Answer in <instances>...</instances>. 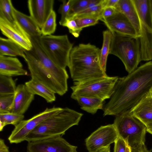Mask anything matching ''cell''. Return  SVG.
I'll return each mask as SVG.
<instances>
[{
	"label": "cell",
	"mask_w": 152,
	"mask_h": 152,
	"mask_svg": "<svg viewBox=\"0 0 152 152\" xmlns=\"http://www.w3.org/2000/svg\"><path fill=\"white\" fill-rule=\"evenodd\" d=\"M152 89V61L118 77L110 100L104 106L103 116H116L131 110Z\"/></svg>",
	"instance_id": "6da1fadb"
},
{
	"label": "cell",
	"mask_w": 152,
	"mask_h": 152,
	"mask_svg": "<svg viewBox=\"0 0 152 152\" xmlns=\"http://www.w3.org/2000/svg\"><path fill=\"white\" fill-rule=\"evenodd\" d=\"M100 51L89 43L80 44L73 47L68 66L74 82L85 81L107 76L100 64Z\"/></svg>",
	"instance_id": "7a4b0ae2"
},
{
	"label": "cell",
	"mask_w": 152,
	"mask_h": 152,
	"mask_svg": "<svg viewBox=\"0 0 152 152\" xmlns=\"http://www.w3.org/2000/svg\"><path fill=\"white\" fill-rule=\"evenodd\" d=\"M26 62L31 78L43 83L55 94L62 96L68 91L69 75L66 69L56 64L51 59H37L29 51L24 50Z\"/></svg>",
	"instance_id": "3957f363"
},
{
	"label": "cell",
	"mask_w": 152,
	"mask_h": 152,
	"mask_svg": "<svg viewBox=\"0 0 152 152\" xmlns=\"http://www.w3.org/2000/svg\"><path fill=\"white\" fill-rule=\"evenodd\" d=\"M83 114L68 107L45 119L26 137L28 142L61 136L71 127L78 125Z\"/></svg>",
	"instance_id": "277c9868"
},
{
	"label": "cell",
	"mask_w": 152,
	"mask_h": 152,
	"mask_svg": "<svg viewBox=\"0 0 152 152\" xmlns=\"http://www.w3.org/2000/svg\"><path fill=\"white\" fill-rule=\"evenodd\" d=\"M113 34L109 54L118 57L129 74L137 68L141 61L139 38Z\"/></svg>",
	"instance_id": "5b68a950"
},
{
	"label": "cell",
	"mask_w": 152,
	"mask_h": 152,
	"mask_svg": "<svg viewBox=\"0 0 152 152\" xmlns=\"http://www.w3.org/2000/svg\"><path fill=\"white\" fill-rule=\"evenodd\" d=\"M113 124L118 136L131 148L145 144L147 126L132 114L131 110L115 116Z\"/></svg>",
	"instance_id": "8992f818"
},
{
	"label": "cell",
	"mask_w": 152,
	"mask_h": 152,
	"mask_svg": "<svg viewBox=\"0 0 152 152\" xmlns=\"http://www.w3.org/2000/svg\"><path fill=\"white\" fill-rule=\"evenodd\" d=\"M140 22L141 61L152 59V12L151 0H132Z\"/></svg>",
	"instance_id": "52a82bcc"
},
{
	"label": "cell",
	"mask_w": 152,
	"mask_h": 152,
	"mask_svg": "<svg viewBox=\"0 0 152 152\" xmlns=\"http://www.w3.org/2000/svg\"><path fill=\"white\" fill-rule=\"evenodd\" d=\"M118 76H107L83 82H74L71 87L72 95L100 99H110L112 95Z\"/></svg>",
	"instance_id": "ba28073f"
},
{
	"label": "cell",
	"mask_w": 152,
	"mask_h": 152,
	"mask_svg": "<svg viewBox=\"0 0 152 152\" xmlns=\"http://www.w3.org/2000/svg\"><path fill=\"white\" fill-rule=\"evenodd\" d=\"M39 39L52 61L59 66L66 69L69 64L70 54L73 46L67 35H42Z\"/></svg>",
	"instance_id": "9c48e42d"
},
{
	"label": "cell",
	"mask_w": 152,
	"mask_h": 152,
	"mask_svg": "<svg viewBox=\"0 0 152 152\" xmlns=\"http://www.w3.org/2000/svg\"><path fill=\"white\" fill-rule=\"evenodd\" d=\"M62 108L53 107L26 120H23L15 126L8 140L11 143L17 144L25 141L27 136L43 121L60 111Z\"/></svg>",
	"instance_id": "30bf717a"
},
{
	"label": "cell",
	"mask_w": 152,
	"mask_h": 152,
	"mask_svg": "<svg viewBox=\"0 0 152 152\" xmlns=\"http://www.w3.org/2000/svg\"><path fill=\"white\" fill-rule=\"evenodd\" d=\"M77 148L58 136L28 142L27 152H77Z\"/></svg>",
	"instance_id": "8fae6325"
},
{
	"label": "cell",
	"mask_w": 152,
	"mask_h": 152,
	"mask_svg": "<svg viewBox=\"0 0 152 152\" xmlns=\"http://www.w3.org/2000/svg\"><path fill=\"white\" fill-rule=\"evenodd\" d=\"M118 137L113 124L102 126L85 140L86 145L89 152H94L110 146Z\"/></svg>",
	"instance_id": "7c38bea8"
},
{
	"label": "cell",
	"mask_w": 152,
	"mask_h": 152,
	"mask_svg": "<svg viewBox=\"0 0 152 152\" xmlns=\"http://www.w3.org/2000/svg\"><path fill=\"white\" fill-rule=\"evenodd\" d=\"M0 29L2 33L24 50H31L32 48L30 36L15 21L11 22L0 17Z\"/></svg>",
	"instance_id": "4fadbf2b"
},
{
	"label": "cell",
	"mask_w": 152,
	"mask_h": 152,
	"mask_svg": "<svg viewBox=\"0 0 152 152\" xmlns=\"http://www.w3.org/2000/svg\"><path fill=\"white\" fill-rule=\"evenodd\" d=\"M102 21L112 33H116L135 38L140 37L126 16L117 10L112 16Z\"/></svg>",
	"instance_id": "5bb4252c"
},
{
	"label": "cell",
	"mask_w": 152,
	"mask_h": 152,
	"mask_svg": "<svg viewBox=\"0 0 152 152\" xmlns=\"http://www.w3.org/2000/svg\"><path fill=\"white\" fill-rule=\"evenodd\" d=\"M28 6L31 16L41 29L53 10L54 0H28Z\"/></svg>",
	"instance_id": "9a60e30c"
},
{
	"label": "cell",
	"mask_w": 152,
	"mask_h": 152,
	"mask_svg": "<svg viewBox=\"0 0 152 152\" xmlns=\"http://www.w3.org/2000/svg\"><path fill=\"white\" fill-rule=\"evenodd\" d=\"M34 95L30 92L25 84L17 86L14 94L13 107L11 113L23 114L34 100Z\"/></svg>",
	"instance_id": "2e32d148"
},
{
	"label": "cell",
	"mask_w": 152,
	"mask_h": 152,
	"mask_svg": "<svg viewBox=\"0 0 152 152\" xmlns=\"http://www.w3.org/2000/svg\"><path fill=\"white\" fill-rule=\"evenodd\" d=\"M0 74L10 77L28 75L18 58L0 55Z\"/></svg>",
	"instance_id": "e0dca14e"
},
{
	"label": "cell",
	"mask_w": 152,
	"mask_h": 152,
	"mask_svg": "<svg viewBox=\"0 0 152 152\" xmlns=\"http://www.w3.org/2000/svg\"><path fill=\"white\" fill-rule=\"evenodd\" d=\"M131 111L146 126L152 123V96L147 95Z\"/></svg>",
	"instance_id": "ac0fdd59"
},
{
	"label": "cell",
	"mask_w": 152,
	"mask_h": 152,
	"mask_svg": "<svg viewBox=\"0 0 152 152\" xmlns=\"http://www.w3.org/2000/svg\"><path fill=\"white\" fill-rule=\"evenodd\" d=\"M124 14L131 23L137 33L141 36L140 22L136 8L132 0H119L115 7Z\"/></svg>",
	"instance_id": "d6986e66"
},
{
	"label": "cell",
	"mask_w": 152,
	"mask_h": 152,
	"mask_svg": "<svg viewBox=\"0 0 152 152\" xmlns=\"http://www.w3.org/2000/svg\"><path fill=\"white\" fill-rule=\"evenodd\" d=\"M12 10L15 20L30 37L42 35L41 29L31 16L18 11L14 7Z\"/></svg>",
	"instance_id": "ffe728a7"
},
{
	"label": "cell",
	"mask_w": 152,
	"mask_h": 152,
	"mask_svg": "<svg viewBox=\"0 0 152 152\" xmlns=\"http://www.w3.org/2000/svg\"><path fill=\"white\" fill-rule=\"evenodd\" d=\"M29 91L34 94L38 95L44 99L48 103L56 100L55 93L45 85L37 80L31 78L25 84Z\"/></svg>",
	"instance_id": "44dd1931"
},
{
	"label": "cell",
	"mask_w": 152,
	"mask_h": 152,
	"mask_svg": "<svg viewBox=\"0 0 152 152\" xmlns=\"http://www.w3.org/2000/svg\"><path fill=\"white\" fill-rule=\"evenodd\" d=\"M71 98L76 100L82 110L91 114L96 113L99 109H103L104 100L97 98L71 95Z\"/></svg>",
	"instance_id": "7402d4cb"
},
{
	"label": "cell",
	"mask_w": 152,
	"mask_h": 152,
	"mask_svg": "<svg viewBox=\"0 0 152 152\" xmlns=\"http://www.w3.org/2000/svg\"><path fill=\"white\" fill-rule=\"evenodd\" d=\"M0 55L15 57L20 56L24 59V50L17 43L9 39L0 37Z\"/></svg>",
	"instance_id": "603a6c76"
},
{
	"label": "cell",
	"mask_w": 152,
	"mask_h": 152,
	"mask_svg": "<svg viewBox=\"0 0 152 152\" xmlns=\"http://www.w3.org/2000/svg\"><path fill=\"white\" fill-rule=\"evenodd\" d=\"M103 42L100 51L99 62L102 69L106 72L107 59L109 54L113 34L109 30H107L103 31Z\"/></svg>",
	"instance_id": "cb8c5ba5"
},
{
	"label": "cell",
	"mask_w": 152,
	"mask_h": 152,
	"mask_svg": "<svg viewBox=\"0 0 152 152\" xmlns=\"http://www.w3.org/2000/svg\"><path fill=\"white\" fill-rule=\"evenodd\" d=\"M17 86L12 77L0 74V95L14 94Z\"/></svg>",
	"instance_id": "d4e9b609"
},
{
	"label": "cell",
	"mask_w": 152,
	"mask_h": 152,
	"mask_svg": "<svg viewBox=\"0 0 152 152\" xmlns=\"http://www.w3.org/2000/svg\"><path fill=\"white\" fill-rule=\"evenodd\" d=\"M24 117L23 114L12 113H0V131H2L4 127L7 125L15 126L23 120Z\"/></svg>",
	"instance_id": "484cf974"
},
{
	"label": "cell",
	"mask_w": 152,
	"mask_h": 152,
	"mask_svg": "<svg viewBox=\"0 0 152 152\" xmlns=\"http://www.w3.org/2000/svg\"><path fill=\"white\" fill-rule=\"evenodd\" d=\"M56 14L53 10L41 29L42 36L51 35L55 31L56 27Z\"/></svg>",
	"instance_id": "4316f807"
},
{
	"label": "cell",
	"mask_w": 152,
	"mask_h": 152,
	"mask_svg": "<svg viewBox=\"0 0 152 152\" xmlns=\"http://www.w3.org/2000/svg\"><path fill=\"white\" fill-rule=\"evenodd\" d=\"M11 0H0V17L11 22L15 20L13 13V7Z\"/></svg>",
	"instance_id": "83f0119b"
},
{
	"label": "cell",
	"mask_w": 152,
	"mask_h": 152,
	"mask_svg": "<svg viewBox=\"0 0 152 152\" xmlns=\"http://www.w3.org/2000/svg\"><path fill=\"white\" fill-rule=\"evenodd\" d=\"M103 0L99 4L87 8L80 12L72 18L83 17H93L99 18L100 20L102 12L104 9Z\"/></svg>",
	"instance_id": "f1b7e54d"
},
{
	"label": "cell",
	"mask_w": 152,
	"mask_h": 152,
	"mask_svg": "<svg viewBox=\"0 0 152 152\" xmlns=\"http://www.w3.org/2000/svg\"><path fill=\"white\" fill-rule=\"evenodd\" d=\"M90 1L91 0H72L70 10L67 19L72 18L77 14L89 8Z\"/></svg>",
	"instance_id": "f546056e"
},
{
	"label": "cell",
	"mask_w": 152,
	"mask_h": 152,
	"mask_svg": "<svg viewBox=\"0 0 152 152\" xmlns=\"http://www.w3.org/2000/svg\"><path fill=\"white\" fill-rule=\"evenodd\" d=\"M14 98V94L0 95V113L11 112Z\"/></svg>",
	"instance_id": "4dcf8cb0"
},
{
	"label": "cell",
	"mask_w": 152,
	"mask_h": 152,
	"mask_svg": "<svg viewBox=\"0 0 152 152\" xmlns=\"http://www.w3.org/2000/svg\"><path fill=\"white\" fill-rule=\"evenodd\" d=\"M62 4L60 5L58 12L61 15V18L59 21L60 25L62 26L66 20L69 16L72 4V0H62Z\"/></svg>",
	"instance_id": "1f68e13d"
},
{
	"label": "cell",
	"mask_w": 152,
	"mask_h": 152,
	"mask_svg": "<svg viewBox=\"0 0 152 152\" xmlns=\"http://www.w3.org/2000/svg\"><path fill=\"white\" fill-rule=\"evenodd\" d=\"M72 18L75 21L78 28L82 30L84 28L94 26L97 24L99 20L97 18L93 17H83Z\"/></svg>",
	"instance_id": "d6a6232c"
},
{
	"label": "cell",
	"mask_w": 152,
	"mask_h": 152,
	"mask_svg": "<svg viewBox=\"0 0 152 152\" xmlns=\"http://www.w3.org/2000/svg\"><path fill=\"white\" fill-rule=\"evenodd\" d=\"M62 26L67 27L69 33L76 38L79 36L82 30L78 28L75 21L72 18L67 19Z\"/></svg>",
	"instance_id": "836d02e7"
},
{
	"label": "cell",
	"mask_w": 152,
	"mask_h": 152,
	"mask_svg": "<svg viewBox=\"0 0 152 152\" xmlns=\"http://www.w3.org/2000/svg\"><path fill=\"white\" fill-rule=\"evenodd\" d=\"M114 143V152H126L128 144L118 136Z\"/></svg>",
	"instance_id": "e575fe53"
},
{
	"label": "cell",
	"mask_w": 152,
	"mask_h": 152,
	"mask_svg": "<svg viewBox=\"0 0 152 152\" xmlns=\"http://www.w3.org/2000/svg\"><path fill=\"white\" fill-rule=\"evenodd\" d=\"M115 8L107 7L103 9L102 13L101 19L100 20L102 21L106 20L113 15L117 11Z\"/></svg>",
	"instance_id": "d590c367"
},
{
	"label": "cell",
	"mask_w": 152,
	"mask_h": 152,
	"mask_svg": "<svg viewBox=\"0 0 152 152\" xmlns=\"http://www.w3.org/2000/svg\"><path fill=\"white\" fill-rule=\"evenodd\" d=\"M131 152H152V150L148 149L145 144L131 147Z\"/></svg>",
	"instance_id": "8d00e7d4"
},
{
	"label": "cell",
	"mask_w": 152,
	"mask_h": 152,
	"mask_svg": "<svg viewBox=\"0 0 152 152\" xmlns=\"http://www.w3.org/2000/svg\"><path fill=\"white\" fill-rule=\"evenodd\" d=\"M119 0H103V4L104 9L107 7H115Z\"/></svg>",
	"instance_id": "74e56055"
},
{
	"label": "cell",
	"mask_w": 152,
	"mask_h": 152,
	"mask_svg": "<svg viewBox=\"0 0 152 152\" xmlns=\"http://www.w3.org/2000/svg\"><path fill=\"white\" fill-rule=\"evenodd\" d=\"M0 152H10L9 148L5 144L4 140L0 139Z\"/></svg>",
	"instance_id": "f35d334b"
},
{
	"label": "cell",
	"mask_w": 152,
	"mask_h": 152,
	"mask_svg": "<svg viewBox=\"0 0 152 152\" xmlns=\"http://www.w3.org/2000/svg\"><path fill=\"white\" fill-rule=\"evenodd\" d=\"M94 152H110V146L101 148Z\"/></svg>",
	"instance_id": "ab89813d"
},
{
	"label": "cell",
	"mask_w": 152,
	"mask_h": 152,
	"mask_svg": "<svg viewBox=\"0 0 152 152\" xmlns=\"http://www.w3.org/2000/svg\"><path fill=\"white\" fill-rule=\"evenodd\" d=\"M146 126L147 131L152 135V123L148 124Z\"/></svg>",
	"instance_id": "60d3db41"
},
{
	"label": "cell",
	"mask_w": 152,
	"mask_h": 152,
	"mask_svg": "<svg viewBox=\"0 0 152 152\" xmlns=\"http://www.w3.org/2000/svg\"><path fill=\"white\" fill-rule=\"evenodd\" d=\"M126 152H131V148L130 147L128 144Z\"/></svg>",
	"instance_id": "b9f144b4"
},
{
	"label": "cell",
	"mask_w": 152,
	"mask_h": 152,
	"mask_svg": "<svg viewBox=\"0 0 152 152\" xmlns=\"http://www.w3.org/2000/svg\"><path fill=\"white\" fill-rule=\"evenodd\" d=\"M151 6L152 12V0H151Z\"/></svg>",
	"instance_id": "7bdbcfd3"
},
{
	"label": "cell",
	"mask_w": 152,
	"mask_h": 152,
	"mask_svg": "<svg viewBox=\"0 0 152 152\" xmlns=\"http://www.w3.org/2000/svg\"><path fill=\"white\" fill-rule=\"evenodd\" d=\"M150 94L152 96V89L151 90L150 92Z\"/></svg>",
	"instance_id": "ee69618b"
}]
</instances>
